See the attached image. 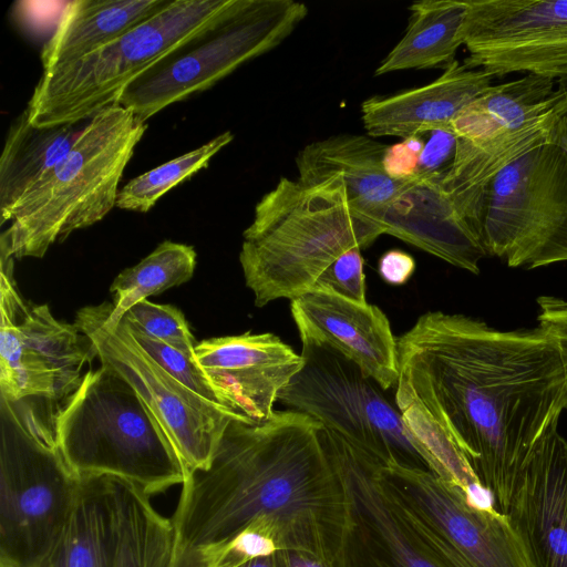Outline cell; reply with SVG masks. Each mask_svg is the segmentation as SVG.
<instances>
[{
  "label": "cell",
  "mask_w": 567,
  "mask_h": 567,
  "mask_svg": "<svg viewBox=\"0 0 567 567\" xmlns=\"http://www.w3.org/2000/svg\"><path fill=\"white\" fill-rule=\"evenodd\" d=\"M396 363L400 411L415 408L436 423L506 514L525 462L566 409L557 337L542 326L504 331L429 311L396 338Z\"/></svg>",
  "instance_id": "cell-1"
},
{
  "label": "cell",
  "mask_w": 567,
  "mask_h": 567,
  "mask_svg": "<svg viewBox=\"0 0 567 567\" xmlns=\"http://www.w3.org/2000/svg\"><path fill=\"white\" fill-rule=\"evenodd\" d=\"M322 427L291 410L275 411L261 423L230 420L209 465L182 484L172 517L178 549L221 543L266 522L279 549L334 561L346 498Z\"/></svg>",
  "instance_id": "cell-2"
},
{
  "label": "cell",
  "mask_w": 567,
  "mask_h": 567,
  "mask_svg": "<svg viewBox=\"0 0 567 567\" xmlns=\"http://www.w3.org/2000/svg\"><path fill=\"white\" fill-rule=\"evenodd\" d=\"M382 228L354 208L343 187H308L281 177L255 207L239 261L255 305L293 300L312 291L340 256L367 248Z\"/></svg>",
  "instance_id": "cell-3"
},
{
  "label": "cell",
  "mask_w": 567,
  "mask_h": 567,
  "mask_svg": "<svg viewBox=\"0 0 567 567\" xmlns=\"http://www.w3.org/2000/svg\"><path fill=\"white\" fill-rule=\"evenodd\" d=\"M52 423L65 461L80 476L116 477L151 496L188 475L144 401L104 365L83 375Z\"/></svg>",
  "instance_id": "cell-4"
},
{
  "label": "cell",
  "mask_w": 567,
  "mask_h": 567,
  "mask_svg": "<svg viewBox=\"0 0 567 567\" xmlns=\"http://www.w3.org/2000/svg\"><path fill=\"white\" fill-rule=\"evenodd\" d=\"M146 127L120 104L90 118L69 154L14 208L0 239L10 255L41 258L116 207L118 184Z\"/></svg>",
  "instance_id": "cell-5"
},
{
  "label": "cell",
  "mask_w": 567,
  "mask_h": 567,
  "mask_svg": "<svg viewBox=\"0 0 567 567\" xmlns=\"http://www.w3.org/2000/svg\"><path fill=\"white\" fill-rule=\"evenodd\" d=\"M82 476L30 399L0 394V564L37 567L75 506Z\"/></svg>",
  "instance_id": "cell-6"
},
{
  "label": "cell",
  "mask_w": 567,
  "mask_h": 567,
  "mask_svg": "<svg viewBox=\"0 0 567 567\" xmlns=\"http://www.w3.org/2000/svg\"><path fill=\"white\" fill-rule=\"evenodd\" d=\"M236 0H173L89 55L42 72L25 107L37 126L78 124L118 101L138 76L209 30Z\"/></svg>",
  "instance_id": "cell-7"
},
{
  "label": "cell",
  "mask_w": 567,
  "mask_h": 567,
  "mask_svg": "<svg viewBox=\"0 0 567 567\" xmlns=\"http://www.w3.org/2000/svg\"><path fill=\"white\" fill-rule=\"evenodd\" d=\"M300 339L302 367L280 390L278 401L382 463L431 471L394 396L336 348Z\"/></svg>",
  "instance_id": "cell-8"
},
{
  "label": "cell",
  "mask_w": 567,
  "mask_h": 567,
  "mask_svg": "<svg viewBox=\"0 0 567 567\" xmlns=\"http://www.w3.org/2000/svg\"><path fill=\"white\" fill-rule=\"evenodd\" d=\"M307 14V6L295 0H236L214 27L131 83L118 104L146 123L278 47Z\"/></svg>",
  "instance_id": "cell-9"
},
{
  "label": "cell",
  "mask_w": 567,
  "mask_h": 567,
  "mask_svg": "<svg viewBox=\"0 0 567 567\" xmlns=\"http://www.w3.org/2000/svg\"><path fill=\"white\" fill-rule=\"evenodd\" d=\"M478 237L508 267L567 261V150L545 141L499 171L484 193Z\"/></svg>",
  "instance_id": "cell-10"
},
{
  "label": "cell",
  "mask_w": 567,
  "mask_h": 567,
  "mask_svg": "<svg viewBox=\"0 0 567 567\" xmlns=\"http://www.w3.org/2000/svg\"><path fill=\"white\" fill-rule=\"evenodd\" d=\"M377 472L443 567H529L506 514L427 470L377 460Z\"/></svg>",
  "instance_id": "cell-11"
},
{
  "label": "cell",
  "mask_w": 567,
  "mask_h": 567,
  "mask_svg": "<svg viewBox=\"0 0 567 567\" xmlns=\"http://www.w3.org/2000/svg\"><path fill=\"white\" fill-rule=\"evenodd\" d=\"M110 307L111 302L86 306L78 311L74 324L93 342L101 364L120 374L144 401L187 473L206 468L229 421L246 419L167 373L134 341L123 318L117 323L109 320Z\"/></svg>",
  "instance_id": "cell-12"
},
{
  "label": "cell",
  "mask_w": 567,
  "mask_h": 567,
  "mask_svg": "<svg viewBox=\"0 0 567 567\" xmlns=\"http://www.w3.org/2000/svg\"><path fill=\"white\" fill-rule=\"evenodd\" d=\"M0 252V394L16 401L69 398L96 349L74 323L55 319L47 305L25 302L13 277L14 257L2 243Z\"/></svg>",
  "instance_id": "cell-13"
},
{
  "label": "cell",
  "mask_w": 567,
  "mask_h": 567,
  "mask_svg": "<svg viewBox=\"0 0 567 567\" xmlns=\"http://www.w3.org/2000/svg\"><path fill=\"white\" fill-rule=\"evenodd\" d=\"M344 489L336 567H443L382 485L377 458L323 429Z\"/></svg>",
  "instance_id": "cell-14"
},
{
  "label": "cell",
  "mask_w": 567,
  "mask_h": 567,
  "mask_svg": "<svg viewBox=\"0 0 567 567\" xmlns=\"http://www.w3.org/2000/svg\"><path fill=\"white\" fill-rule=\"evenodd\" d=\"M463 63L493 78L567 76V0H465Z\"/></svg>",
  "instance_id": "cell-15"
},
{
  "label": "cell",
  "mask_w": 567,
  "mask_h": 567,
  "mask_svg": "<svg viewBox=\"0 0 567 567\" xmlns=\"http://www.w3.org/2000/svg\"><path fill=\"white\" fill-rule=\"evenodd\" d=\"M556 82L525 74L491 85L451 124L457 137L454 165L473 187L485 188L511 162L549 141V101Z\"/></svg>",
  "instance_id": "cell-16"
},
{
  "label": "cell",
  "mask_w": 567,
  "mask_h": 567,
  "mask_svg": "<svg viewBox=\"0 0 567 567\" xmlns=\"http://www.w3.org/2000/svg\"><path fill=\"white\" fill-rule=\"evenodd\" d=\"M195 361L221 404L252 423L274 414L280 390L302 367V358L274 333L210 338L195 347Z\"/></svg>",
  "instance_id": "cell-17"
},
{
  "label": "cell",
  "mask_w": 567,
  "mask_h": 567,
  "mask_svg": "<svg viewBox=\"0 0 567 567\" xmlns=\"http://www.w3.org/2000/svg\"><path fill=\"white\" fill-rule=\"evenodd\" d=\"M506 515L529 567H567V441L557 426L529 454Z\"/></svg>",
  "instance_id": "cell-18"
},
{
  "label": "cell",
  "mask_w": 567,
  "mask_h": 567,
  "mask_svg": "<svg viewBox=\"0 0 567 567\" xmlns=\"http://www.w3.org/2000/svg\"><path fill=\"white\" fill-rule=\"evenodd\" d=\"M290 310L300 338L330 344L385 390L395 388L396 338L379 307L310 291L291 300Z\"/></svg>",
  "instance_id": "cell-19"
},
{
  "label": "cell",
  "mask_w": 567,
  "mask_h": 567,
  "mask_svg": "<svg viewBox=\"0 0 567 567\" xmlns=\"http://www.w3.org/2000/svg\"><path fill=\"white\" fill-rule=\"evenodd\" d=\"M439 181H408L382 210L378 223L383 234L477 275L480 261L487 254L476 231L442 190Z\"/></svg>",
  "instance_id": "cell-20"
},
{
  "label": "cell",
  "mask_w": 567,
  "mask_h": 567,
  "mask_svg": "<svg viewBox=\"0 0 567 567\" xmlns=\"http://www.w3.org/2000/svg\"><path fill=\"white\" fill-rule=\"evenodd\" d=\"M494 78L455 60L429 84L361 103V120L371 137H409L452 130L458 112L484 93Z\"/></svg>",
  "instance_id": "cell-21"
},
{
  "label": "cell",
  "mask_w": 567,
  "mask_h": 567,
  "mask_svg": "<svg viewBox=\"0 0 567 567\" xmlns=\"http://www.w3.org/2000/svg\"><path fill=\"white\" fill-rule=\"evenodd\" d=\"M386 148L374 137L352 133L311 142L296 157L297 181L308 187H343L351 205L379 225L380 214L408 182L385 173Z\"/></svg>",
  "instance_id": "cell-22"
},
{
  "label": "cell",
  "mask_w": 567,
  "mask_h": 567,
  "mask_svg": "<svg viewBox=\"0 0 567 567\" xmlns=\"http://www.w3.org/2000/svg\"><path fill=\"white\" fill-rule=\"evenodd\" d=\"M173 0L66 2L41 51L42 72L73 63L167 8Z\"/></svg>",
  "instance_id": "cell-23"
},
{
  "label": "cell",
  "mask_w": 567,
  "mask_h": 567,
  "mask_svg": "<svg viewBox=\"0 0 567 567\" xmlns=\"http://www.w3.org/2000/svg\"><path fill=\"white\" fill-rule=\"evenodd\" d=\"M84 125L37 126L30 122L27 109L13 120L0 156L1 225L11 219L20 200L69 154Z\"/></svg>",
  "instance_id": "cell-24"
},
{
  "label": "cell",
  "mask_w": 567,
  "mask_h": 567,
  "mask_svg": "<svg viewBox=\"0 0 567 567\" xmlns=\"http://www.w3.org/2000/svg\"><path fill=\"white\" fill-rule=\"evenodd\" d=\"M116 515L111 476H82L75 506L37 567H112Z\"/></svg>",
  "instance_id": "cell-25"
},
{
  "label": "cell",
  "mask_w": 567,
  "mask_h": 567,
  "mask_svg": "<svg viewBox=\"0 0 567 567\" xmlns=\"http://www.w3.org/2000/svg\"><path fill=\"white\" fill-rule=\"evenodd\" d=\"M401 40L375 69V75L410 69H445L456 59L466 14L465 0H422L409 7Z\"/></svg>",
  "instance_id": "cell-26"
},
{
  "label": "cell",
  "mask_w": 567,
  "mask_h": 567,
  "mask_svg": "<svg viewBox=\"0 0 567 567\" xmlns=\"http://www.w3.org/2000/svg\"><path fill=\"white\" fill-rule=\"evenodd\" d=\"M116 548L112 567H175L178 539L172 518L161 515L150 495L113 477Z\"/></svg>",
  "instance_id": "cell-27"
},
{
  "label": "cell",
  "mask_w": 567,
  "mask_h": 567,
  "mask_svg": "<svg viewBox=\"0 0 567 567\" xmlns=\"http://www.w3.org/2000/svg\"><path fill=\"white\" fill-rule=\"evenodd\" d=\"M196 267L192 246L165 240L137 265L121 271L110 287L109 320L117 323L138 301L188 281Z\"/></svg>",
  "instance_id": "cell-28"
},
{
  "label": "cell",
  "mask_w": 567,
  "mask_h": 567,
  "mask_svg": "<svg viewBox=\"0 0 567 567\" xmlns=\"http://www.w3.org/2000/svg\"><path fill=\"white\" fill-rule=\"evenodd\" d=\"M233 138V133L224 132L206 144L134 177L120 189L116 207L148 212L168 190L206 167Z\"/></svg>",
  "instance_id": "cell-29"
},
{
  "label": "cell",
  "mask_w": 567,
  "mask_h": 567,
  "mask_svg": "<svg viewBox=\"0 0 567 567\" xmlns=\"http://www.w3.org/2000/svg\"><path fill=\"white\" fill-rule=\"evenodd\" d=\"M123 320L134 341L167 373L202 398L224 408L195 359L146 334L135 327L125 316Z\"/></svg>",
  "instance_id": "cell-30"
},
{
  "label": "cell",
  "mask_w": 567,
  "mask_h": 567,
  "mask_svg": "<svg viewBox=\"0 0 567 567\" xmlns=\"http://www.w3.org/2000/svg\"><path fill=\"white\" fill-rule=\"evenodd\" d=\"M125 317L146 334L195 359V339L178 308L144 299L135 303Z\"/></svg>",
  "instance_id": "cell-31"
},
{
  "label": "cell",
  "mask_w": 567,
  "mask_h": 567,
  "mask_svg": "<svg viewBox=\"0 0 567 567\" xmlns=\"http://www.w3.org/2000/svg\"><path fill=\"white\" fill-rule=\"evenodd\" d=\"M312 291L333 293L365 303V282L361 248H353L340 256L319 277Z\"/></svg>",
  "instance_id": "cell-32"
},
{
  "label": "cell",
  "mask_w": 567,
  "mask_h": 567,
  "mask_svg": "<svg viewBox=\"0 0 567 567\" xmlns=\"http://www.w3.org/2000/svg\"><path fill=\"white\" fill-rule=\"evenodd\" d=\"M422 135L424 146L413 178L441 181L454 163L457 137L452 130H435Z\"/></svg>",
  "instance_id": "cell-33"
},
{
  "label": "cell",
  "mask_w": 567,
  "mask_h": 567,
  "mask_svg": "<svg viewBox=\"0 0 567 567\" xmlns=\"http://www.w3.org/2000/svg\"><path fill=\"white\" fill-rule=\"evenodd\" d=\"M424 146L423 135H413L388 145L383 157L385 173L395 181H409L415 176L420 154Z\"/></svg>",
  "instance_id": "cell-34"
},
{
  "label": "cell",
  "mask_w": 567,
  "mask_h": 567,
  "mask_svg": "<svg viewBox=\"0 0 567 567\" xmlns=\"http://www.w3.org/2000/svg\"><path fill=\"white\" fill-rule=\"evenodd\" d=\"M537 303L539 306V326L557 337L567 359V300L551 296H540Z\"/></svg>",
  "instance_id": "cell-35"
},
{
  "label": "cell",
  "mask_w": 567,
  "mask_h": 567,
  "mask_svg": "<svg viewBox=\"0 0 567 567\" xmlns=\"http://www.w3.org/2000/svg\"><path fill=\"white\" fill-rule=\"evenodd\" d=\"M548 116L549 141L567 150V76L556 81Z\"/></svg>",
  "instance_id": "cell-36"
},
{
  "label": "cell",
  "mask_w": 567,
  "mask_h": 567,
  "mask_svg": "<svg viewBox=\"0 0 567 567\" xmlns=\"http://www.w3.org/2000/svg\"><path fill=\"white\" fill-rule=\"evenodd\" d=\"M378 268L380 276L388 284L403 285L413 275L415 261L411 255L391 249L381 256Z\"/></svg>",
  "instance_id": "cell-37"
},
{
  "label": "cell",
  "mask_w": 567,
  "mask_h": 567,
  "mask_svg": "<svg viewBox=\"0 0 567 567\" xmlns=\"http://www.w3.org/2000/svg\"><path fill=\"white\" fill-rule=\"evenodd\" d=\"M282 567H336L330 558L303 549L277 550Z\"/></svg>",
  "instance_id": "cell-38"
},
{
  "label": "cell",
  "mask_w": 567,
  "mask_h": 567,
  "mask_svg": "<svg viewBox=\"0 0 567 567\" xmlns=\"http://www.w3.org/2000/svg\"><path fill=\"white\" fill-rule=\"evenodd\" d=\"M239 567H282L277 550L275 553L257 556L240 565Z\"/></svg>",
  "instance_id": "cell-39"
},
{
  "label": "cell",
  "mask_w": 567,
  "mask_h": 567,
  "mask_svg": "<svg viewBox=\"0 0 567 567\" xmlns=\"http://www.w3.org/2000/svg\"><path fill=\"white\" fill-rule=\"evenodd\" d=\"M0 567H10V566H8V565H3V564H0Z\"/></svg>",
  "instance_id": "cell-40"
}]
</instances>
